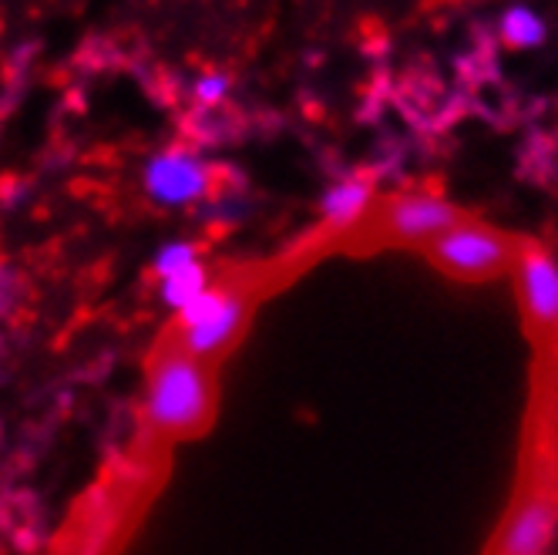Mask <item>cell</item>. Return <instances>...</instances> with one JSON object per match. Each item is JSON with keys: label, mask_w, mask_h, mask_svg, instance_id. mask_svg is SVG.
<instances>
[{"label": "cell", "mask_w": 558, "mask_h": 555, "mask_svg": "<svg viewBox=\"0 0 558 555\" xmlns=\"http://www.w3.org/2000/svg\"><path fill=\"white\" fill-rule=\"evenodd\" d=\"M145 418L162 434H195L213 418V377L206 361L166 347L155 357L145 387Z\"/></svg>", "instance_id": "1"}, {"label": "cell", "mask_w": 558, "mask_h": 555, "mask_svg": "<svg viewBox=\"0 0 558 555\" xmlns=\"http://www.w3.org/2000/svg\"><path fill=\"white\" fill-rule=\"evenodd\" d=\"M514 250L518 243H511L498 229L468 219H461L458 226H451L434 243L424 246L434 269H441L445 276L461 283H482L508 273L514 266Z\"/></svg>", "instance_id": "2"}, {"label": "cell", "mask_w": 558, "mask_h": 555, "mask_svg": "<svg viewBox=\"0 0 558 555\" xmlns=\"http://www.w3.org/2000/svg\"><path fill=\"white\" fill-rule=\"evenodd\" d=\"M250 316V300L235 290H216L209 287L203 297H195L182 313H175L179 321V347L198 361L222 353L246 327Z\"/></svg>", "instance_id": "3"}, {"label": "cell", "mask_w": 558, "mask_h": 555, "mask_svg": "<svg viewBox=\"0 0 558 555\" xmlns=\"http://www.w3.org/2000/svg\"><path fill=\"white\" fill-rule=\"evenodd\" d=\"M558 526V492L548 479H532L505 515L492 555H545Z\"/></svg>", "instance_id": "4"}, {"label": "cell", "mask_w": 558, "mask_h": 555, "mask_svg": "<svg viewBox=\"0 0 558 555\" xmlns=\"http://www.w3.org/2000/svg\"><path fill=\"white\" fill-rule=\"evenodd\" d=\"M142 189L162 209H189L203 203L213 189V169L192 148H162L142 166Z\"/></svg>", "instance_id": "5"}, {"label": "cell", "mask_w": 558, "mask_h": 555, "mask_svg": "<svg viewBox=\"0 0 558 555\" xmlns=\"http://www.w3.org/2000/svg\"><path fill=\"white\" fill-rule=\"evenodd\" d=\"M461 219V209L441 200V195L401 192L380 213V236L393 246H427Z\"/></svg>", "instance_id": "6"}, {"label": "cell", "mask_w": 558, "mask_h": 555, "mask_svg": "<svg viewBox=\"0 0 558 555\" xmlns=\"http://www.w3.org/2000/svg\"><path fill=\"white\" fill-rule=\"evenodd\" d=\"M514 276L529 324L538 334H558V260L538 246L518 243Z\"/></svg>", "instance_id": "7"}, {"label": "cell", "mask_w": 558, "mask_h": 555, "mask_svg": "<svg viewBox=\"0 0 558 555\" xmlns=\"http://www.w3.org/2000/svg\"><path fill=\"white\" fill-rule=\"evenodd\" d=\"M371 200H374V189L367 179H361V176L340 179L324 192V200H320L324 222L330 229H350L367 216Z\"/></svg>", "instance_id": "8"}, {"label": "cell", "mask_w": 558, "mask_h": 555, "mask_svg": "<svg viewBox=\"0 0 558 555\" xmlns=\"http://www.w3.org/2000/svg\"><path fill=\"white\" fill-rule=\"evenodd\" d=\"M206 290H209L206 263H195L192 269H182L175 276H166V280H158V300H162V306L172 310V313H182L195 297H203Z\"/></svg>", "instance_id": "9"}, {"label": "cell", "mask_w": 558, "mask_h": 555, "mask_svg": "<svg viewBox=\"0 0 558 555\" xmlns=\"http://www.w3.org/2000/svg\"><path fill=\"white\" fill-rule=\"evenodd\" d=\"M498 31L508 48H538L545 41V21L532 8H522V4H514L501 14Z\"/></svg>", "instance_id": "10"}, {"label": "cell", "mask_w": 558, "mask_h": 555, "mask_svg": "<svg viewBox=\"0 0 558 555\" xmlns=\"http://www.w3.org/2000/svg\"><path fill=\"white\" fill-rule=\"evenodd\" d=\"M195 263H203V253H198V246L192 240H169V243H162L155 250L151 273H155V280H166V276L192 269Z\"/></svg>", "instance_id": "11"}, {"label": "cell", "mask_w": 558, "mask_h": 555, "mask_svg": "<svg viewBox=\"0 0 558 555\" xmlns=\"http://www.w3.org/2000/svg\"><path fill=\"white\" fill-rule=\"evenodd\" d=\"M229 95V77L226 74H203L195 82V101L203 105H219Z\"/></svg>", "instance_id": "12"}]
</instances>
